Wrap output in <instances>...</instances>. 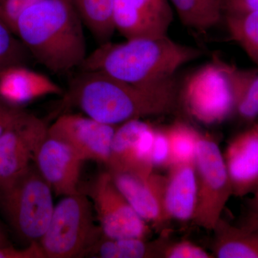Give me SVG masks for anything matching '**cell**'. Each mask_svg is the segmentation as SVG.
Masks as SVG:
<instances>
[{
  "label": "cell",
  "instance_id": "cell-27",
  "mask_svg": "<svg viewBox=\"0 0 258 258\" xmlns=\"http://www.w3.org/2000/svg\"><path fill=\"white\" fill-rule=\"evenodd\" d=\"M152 164L154 170L155 169H169L171 165L170 143L166 128H155Z\"/></svg>",
  "mask_w": 258,
  "mask_h": 258
},
{
  "label": "cell",
  "instance_id": "cell-4",
  "mask_svg": "<svg viewBox=\"0 0 258 258\" xmlns=\"http://www.w3.org/2000/svg\"><path fill=\"white\" fill-rule=\"evenodd\" d=\"M241 70L215 57L184 82L180 98L190 117L204 125L220 124L235 115Z\"/></svg>",
  "mask_w": 258,
  "mask_h": 258
},
{
  "label": "cell",
  "instance_id": "cell-12",
  "mask_svg": "<svg viewBox=\"0 0 258 258\" xmlns=\"http://www.w3.org/2000/svg\"><path fill=\"white\" fill-rule=\"evenodd\" d=\"M83 161L64 142L47 136L37 149L34 164L57 196L81 192L80 177Z\"/></svg>",
  "mask_w": 258,
  "mask_h": 258
},
{
  "label": "cell",
  "instance_id": "cell-34",
  "mask_svg": "<svg viewBox=\"0 0 258 258\" xmlns=\"http://www.w3.org/2000/svg\"><path fill=\"white\" fill-rule=\"evenodd\" d=\"M254 191V196L253 198L250 200L249 206H250L251 209H252V212L258 214V185Z\"/></svg>",
  "mask_w": 258,
  "mask_h": 258
},
{
  "label": "cell",
  "instance_id": "cell-35",
  "mask_svg": "<svg viewBox=\"0 0 258 258\" xmlns=\"http://www.w3.org/2000/svg\"><path fill=\"white\" fill-rule=\"evenodd\" d=\"M73 1H74V0H73Z\"/></svg>",
  "mask_w": 258,
  "mask_h": 258
},
{
  "label": "cell",
  "instance_id": "cell-10",
  "mask_svg": "<svg viewBox=\"0 0 258 258\" xmlns=\"http://www.w3.org/2000/svg\"><path fill=\"white\" fill-rule=\"evenodd\" d=\"M116 127L88 115L66 113L48 126L47 136L72 148L83 161H93L106 166Z\"/></svg>",
  "mask_w": 258,
  "mask_h": 258
},
{
  "label": "cell",
  "instance_id": "cell-23",
  "mask_svg": "<svg viewBox=\"0 0 258 258\" xmlns=\"http://www.w3.org/2000/svg\"><path fill=\"white\" fill-rule=\"evenodd\" d=\"M166 131L170 143L171 165L194 162L198 150L200 132L181 121L175 122L167 127Z\"/></svg>",
  "mask_w": 258,
  "mask_h": 258
},
{
  "label": "cell",
  "instance_id": "cell-33",
  "mask_svg": "<svg viewBox=\"0 0 258 258\" xmlns=\"http://www.w3.org/2000/svg\"><path fill=\"white\" fill-rule=\"evenodd\" d=\"M10 245H11V244L8 240V236L5 233L4 229L2 227L1 223H0V249Z\"/></svg>",
  "mask_w": 258,
  "mask_h": 258
},
{
  "label": "cell",
  "instance_id": "cell-6",
  "mask_svg": "<svg viewBox=\"0 0 258 258\" xmlns=\"http://www.w3.org/2000/svg\"><path fill=\"white\" fill-rule=\"evenodd\" d=\"M93 212L91 200L82 191L62 197L39 242L45 258L87 257L102 235Z\"/></svg>",
  "mask_w": 258,
  "mask_h": 258
},
{
  "label": "cell",
  "instance_id": "cell-7",
  "mask_svg": "<svg viewBox=\"0 0 258 258\" xmlns=\"http://www.w3.org/2000/svg\"><path fill=\"white\" fill-rule=\"evenodd\" d=\"M195 165L198 195L191 221L205 230H213L232 190L223 154L208 134H200Z\"/></svg>",
  "mask_w": 258,
  "mask_h": 258
},
{
  "label": "cell",
  "instance_id": "cell-22",
  "mask_svg": "<svg viewBox=\"0 0 258 258\" xmlns=\"http://www.w3.org/2000/svg\"><path fill=\"white\" fill-rule=\"evenodd\" d=\"M230 36L258 68V11L224 13Z\"/></svg>",
  "mask_w": 258,
  "mask_h": 258
},
{
  "label": "cell",
  "instance_id": "cell-19",
  "mask_svg": "<svg viewBox=\"0 0 258 258\" xmlns=\"http://www.w3.org/2000/svg\"><path fill=\"white\" fill-rule=\"evenodd\" d=\"M160 243L147 239L110 238L103 233L93 246L88 257L98 258H149L160 257Z\"/></svg>",
  "mask_w": 258,
  "mask_h": 258
},
{
  "label": "cell",
  "instance_id": "cell-26",
  "mask_svg": "<svg viewBox=\"0 0 258 258\" xmlns=\"http://www.w3.org/2000/svg\"><path fill=\"white\" fill-rule=\"evenodd\" d=\"M160 257L165 258H212L213 254L190 241L183 240L163 244Z\"/></svg>",
  "mask_w": 258,
  "mask_h": 258
},
{
  "label": "cell",
  "instance_id": "cell-18",
  "mask_svg": "<svg viewBox=\"0 0 258 258\" xmlns=\"http://www.w3.org/2000/svg\"><path fill=\"white\" fill-rule=\"evenodd\" d=\"M149 123L142 118L132 119L116 127L109 159L106 165L110 173L129 172L132 169L136 145Z\"/></svg>",
  "mask_w": 258,
  "mask_h": 258
},
{
  "label": "cell",
  "instance_id": "cell-21",
  "mask_svg": "<svg viewBox=\"0 0 258 258\" xmlns=\"http://www.w3.org/2000/svg\"><path fill=\"white\" fill-rule=\"evenodd\" d=\"M83 24L100 45L109 42L115 31L113 22L114 0H74Z\"/></svg>",
  "mask_w": 258,
  "mask_h": 258
},
{
  "label": "cell",
  "instance_id": "cell-31",
  "mask_svg": "<svg viewBox=\"0 0 258 258\" xmlns=\"http://www.w3.org/2000/svg\"><path fill=\"white\" fill-rule=\"evenodd\" d=\"M224 13L258 11V0H222Z\"/></svg>",
  "mask_w": 258,
  "mask_h": 258
},
{
  "label": "cell",
  "instance_id": "cell-30",
  "mask_svg": "<svg viewBox=\"0 0 258 258\" xmlns=\"http://www.w3.org/2000/svg\"><path fill=\"white\" fill-rule=\"evenodd\" d=\"M0 258H45L41 246L37 242H32L25 248L17 249L13 245L0 249Z\"/></svg>",
  "mask_w": 258,
  "mask_h": 258
},
{
  "label": "cell",
  "instance_id": "cell-24",
  "mask_svg": "<svg viewBox=\"0 0 258 258\" xmlns=\"http://www.w3.org/2000/svg\"><path fill=\"white\" fill-rule=\"evenodd\" d=\"M235 115L245 123L254 121L258 117V68L241 70Z\"/></svg>",
  "mask_w": 258,
  "mask_h": 258
},
{
  "label": "cell",
  "instance_id": "cell-8",
  "mask_svg": "<svg viewBox=\"0 0 258 258\" xmlns=\"http://www.w3.org/2000/svg\"><path fill=\"white\" fill-rule=\"evenodd\" d=\"M81 191L91 200L103 235L147 239L150 235V225L132 208L108 171L98 174L88 189Z\"/></svg>",
  "mask_w": 258,
  "mask_h": 258
},
{
  "label": "cell",
  "instance_id": "cell-29",
  "mask_svg": "<svg viewBox=\"0 0 258 258\" xmlns=\"http://www.w3.org/2000/svg\"><path fill=\"white\" fill-rule=\"evenodd\" d=\"M27 111L12 106L0 98V137L16 124Z\"/></svg>",
  "mask_w": 258,
  "mask_h": 258
},
{
  "label": "cell",
  "instance_id": "cell-15",
  "mask_svg": "<svg viewBox=\"0 0 258 258\" xmlns=\"http://www.w3.org/2000/svg\"><path fill=\"white\" fill-rule=\"evenodd\" d=\"M62 94V88L53 80L25 64L13 66L0 74V98L12 106L22 108L44 97Z\"/></svg>",
  "mask_w": 258,
  "mask_h": 258
},
{
  "label": "cell",
  "instance_id": "cell-5",
  "mask_svg": "<svg viewBox=\"0 0 258 258\" xmlns=\"http://www.w3.org/2000/svg\"><path fill=\"white\" fill-rule=\"evenodd\" d=\"M52 189L35 164L0 189V211L19 238L40 242L50 224L55 205Z\"/></svg>",
  "mask_w": 258,
  "mask_h": 258
},
{
  "label": "cell",
  "instance_id": "cell-11",
  "mask_svg": "<svg viewBox=\"0 0 258 258\" xmlns=\"http://www.w3.org/2000/svg\"><path fill=\"white\" fill-rule=\"evenodd\" d=\"M173 20L169 0H114L115 30L126 40L166 36Z\"/></svg>",
  "mask_w": 258,
  "mask_h": 258
},
{
  "label": "cell",
  "instance_id": "cell-32",
  "mask_svg": "<svg viewBox=\"0 0 258 258\" xmlns=\"http://www.w3.org/2000/svg\"><path fill=\"white\" fill-rule=\"evenodd\" d=\"M244 224L258 230V214L252 212V214L247 217V220L244 222Z\"/></svg>",
  "mask_w": 258,
  "mask_h": 258
},
{
  "label": "cell",
  "instance_id": "cell-25",
  "mask_svg": "<svg viewBox=\"0 0 258 258\" xmlns=\"http://www.w3.org/2000/svg\"><path fill=\"white\" fill-rule=\"evenodd\" d=\"M28 55L22 42L0 19V74L13 66L25 64Z\"/></svg>",
  "mask_w": 258,
  "mask_h": 258
},
{
  "label": "cell",
  "instance_id": "cell-9",
  "mask_svg": "<svg viewBox=\"0 0 258 258\" xmlns=\"http://www.w3.org/2000/svg\"><path fill=\"white\" fill-rule=\"evenodd\" d=\"M47 131L43 120L27 112L0 137V189L13 183L33 164Z\"/></svg>",
  "mask_w": 258,
  "mask_h": 258
},
{
  "label": "cell",
  "instance_id": "cell-2",
  "mask_svg": "<svg viewBox=\"0 0 258 258\" xmlns=\"http://www.w3.org/2000/svg\"><path fill=\"white\" fill-rule=\"evenodd\" d=\"M175 82L139 87L96 71H81L71 83L66 103L106 124L166 114L178 99Z\"/></svg>",
  "mask_w": 258,
  "mask_h": 258
},
{
  "label": "cell",
  "instance_id": "cell-1",
  "mask_svg": "<svg viewBox=\"0 0 258 258\" xmlns=\"http://www.w3.org/2000/svg\"><path fill=\"white\" fill-rule=\"evenodd\" d=\"M83 25L73 0H38L18 17L15 34L39 63L64 74L87 57Z\"/></svg>",
  "mask_w": 258,
  "mask_h": 258
},
{
  "label": "cell",
  "instance_id": "cell-28",
  "mask_svg": "<svg viewBox=\"0 0 258 258\" xmlns=\"http://www.w3.org/2000/svg\"><path fill=\"white\" fill-rule=\"evenodd\" d=\"M38 0H0V19L15 33V26L20 14Z\"/></svg>",
  "mask_w": 258,
  "mask_h": 258
},
{
  "label": "cell",
  "instance_id": "cell-17",
  "mask_svg": "<svg viewBox=\"0 0 258 258\" xmlns=\"http://www.w3.org/2000/svg\"><path fill=\"white\" fill-rule=\"evenodd\" d=\"M213 255L219 258H258V230L220 218L213 230Z\"/></svg>",
  "mask_w": 258,
  "mask_h": 258
},
{
  "label": "cell",
  "instance_id": "cell-16",
  "mask_svg": "<svg viewBox=\"0 0 258 258\" xmlns=\"http://www.w3.org/2000/svg\"><path fill=\"white\" fill-rule=\"evenodd\" d=\"M168 169L164 198L166 220H192L198 195L195 161L172 164Z\"/></svg>",
  "mask_w": 258,
  "mask_h": 258
},
{
  "label": "cell",
  "instance_id": "cell-13",
  "mask_svg": "<svg viewBox=\"0 0 258 258\" xmlns=\"http://www.w3.org/2000/svg\"><path fill=\"white\" fill-rule=\"evenodd\" d=\"M110 174L117 187L144 221L159 228L167 222L164 208L166 176L155 171L149 176L128 172Z\"/></svg>",
  "mask_w": 258,
  "mask_h": 258
},
{
  "label": "cell",
  "instance_id": "cell-20",
  "mask_svg": "<svg viewBox=\"0 0 258 258\" xmlns=\"http://www.w3.org/2000/svg\"><path fill=\"white\" fill-rule=\"evenodd\" d=\"M185 26L208 31L223 18L222 0H169Z\"/></svg>",
  "mask_w": 258,
  "mask_h": 258
},
{
  "label": "cell",
  "instance_id": "cell-14",
  "mask_svg": "<svg viewBox=\"0 0 258 258\" xmlns=\"http://www.w3.org/2000/svg\"><path fill=\"white\" fill-rule=\"evenodd\" d=\"M232 196L242 198L258 185V123L237 134L223 154Z\"/></svg>",
  "mask_w": 258,
  "mask_h": 258
},
{
  "label": "cell",
  "instance_id": "cell-3",
  "mask_svg": "<svg viewBox=\"0 0 258 258\" xmlns=\"http://www.w3.org/2000/svg\"><path fill=\"white\" fill-rule=\"evenodd\" d=\"M202 52L178 43L168 35L105 42L86 57L81 71L103 73L134 86L157 87L174 81L176 71Z\"/></svg>",
  "mask_w": 258,
  "mask_h": 258
}]
</instances>
